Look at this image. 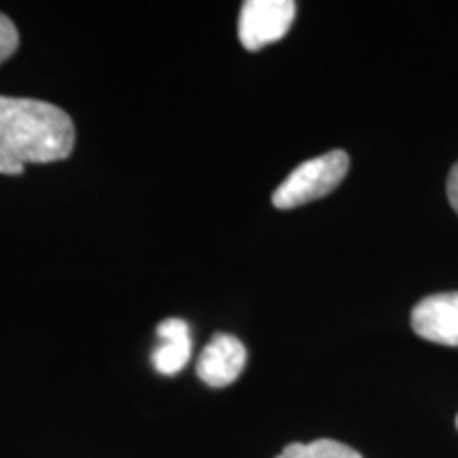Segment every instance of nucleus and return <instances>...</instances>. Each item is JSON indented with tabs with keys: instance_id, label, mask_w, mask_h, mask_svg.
<instances>
[{
	"instance_id": "f257e3e1",
	"label": "nucleus",
	"mask_w": 458,
	"mask_h": 458,
	"mask_svg": "<svg viewBox=\"0 0 458 458\" xmlns=\"http://www.w3.org/2000/svg\"><path fill=\"white\" fill-rule=\"evenodd\" d=\"M74 125L66 111L43 100L0 96V174H21L26 164L66 159Z\"/></svg>"
},
{
	"instance_id": "f03ea898",
	"label": "nucleus",
	"mask_w": 458,
	"mask_h": 458,
	"mask_svg": "<svg viewBox=\"0 0 458 458\" xmlns=\"http://www.w3.org/2000/svg\"><path fill=\"white\" fill-rule=\"evenodd\" d=\"M348 168H351V157L342 148L308 159L280 182L272 193V204L280 210H289L325 198L344 181Z\"/></svg>"
},
{
	"instance_id": "7ed1b4c3",
	"label": "nucleus",
	"mask_w": 458,
	"mask_h": 458,
	"mask_svg": "<svg viewBox=\"0 0 458 458\" xmlns=\"http://www.w3.org/2000/svg\"><path fill=\"white\" fill-rule=\"evenodd\" d=\"M293 0H249L238 20V38L244 49L259 51L280 41L295 20Z\"/></svg>"
},
{
	"instance_id": "20e7f679",
	"label": "nucleus",
	"mask_w": 458,
	"mask_h": 458,
	"mask_svg": "<svg viewBox=\"0 0 458 458\" xmlns=\"http://www.w3.org/2000/svg\"><path fill=\"white\" fill-rule=\"evenodd\" d=\"M246 348L238 337L216 334L198 359V377L204 385L223 388L233 385L246 368Z\"/></svg>"
},
{
	"instance_id": "39448f33",
	"label": "nucleus",
	"mask_w": 458,
	"mask_h": 458,
	"mask_svg": "<svg viewBox=\"0 0 458 458\" xmlns=\"http://www.w3.org/2000/svg\"><path fill=\"white\" fill-rule=\"evenodd\" d=\"M411 329L422 340L458 346V293L425 297L411 310Z\"/></svg>"
},
{
	"instance_id": "423d86ee",
	"label": "nucleus",
	"mask_w": 458,
	"mask_h": 458,
	"mask_svg": "<svg viewBox=\"0 0 458 458\" xmlns=\"http://www.w3.org/2000/svg\"><path fill=\"white\" fill-rule=\"evenodd\" d=\"M157 335L162 344L151 354L153 368L164 376L179 374L191 357L189 325L182 318H165L164 323H159Z\"/></svg>"
},
{
	"instance_id": "0eeeda50",
	"label": "nucleus",
	"mask_w": 458,
	"mask_h": 458,
	"mask_svg": "<svg viewBox=\"0 0 458 458\" xmlns=\"http://www.w3.org/2000/svg\"><path fill=\"white\" fill-rule=\"evenodd\" d=\"M276 458H363L351 445L335 439H317L312 444H291Z\"/></svg>"
},
{
	"instance_id": "6e6552de",
	"label": "nucleus",
	"mask_w": 458,
	"mask_h": 458,
	"mask_svg": "<svg viewBox=\"0 0 458 458\" xmlns=\"http://www.w3.org/2000/svg\"><path fill=\"white\" fill-rule=\"evenodd\" d=\"M17 45H20V34L15 24L7 15L0 13V64L15 54Z\"/></svg>"
},
{
	"instance_id": "1a4fd4ad",
	"label": "nucleus",
	"mask_w": 458,
	"mask_h": 458,
	"mask_svg": "<svg viewBox=\"0 0 458 458\" xmlns=\"http://www.w3.org/2000/svg\"><path fill=\"white\" fill-rule=\"evenodd\" d=\"M448 199H450V206L458 215V162L452 165L450 176H448Z\"/></svg>"
},
{
	"instance_id": "9d476101",
	"label": "nucleus",
	"mask_w": 458,
	"mask_h": 458,
	"mask_svg": "<svg viewBox=\"0 0 458 458\" xmlns=\"http://www.w3.org/2000/svg\"><path fill=\"white\" fill-rule=\"evenodd\" d=\"M456 427H458V416H456Z\"/></svg>"
}]
</instances>
